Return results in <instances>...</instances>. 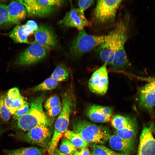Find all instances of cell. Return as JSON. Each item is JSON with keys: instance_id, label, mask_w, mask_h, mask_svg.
<instances>
[{"instance_id": "obj_1", "label": "cell", "mask_w": 155, "mask_h": 155, "mask_svg": "<svg viewBox=\"0 0 155 155\" xmlns=\"http://www.w3.org/2000/svg\"><path fill=\"white\" fill-rule=\"evenodd\" d=\"M71 128L73 132L89 144H104L111 136L110 131L107 127L97 125L82 119H73L71 123Z\"/></svg>"}, {"instance_id": "obj_2", "label": "cell", "mask_w": 155, "mask_h": 155, "mask_svg": "<svg viewBox=\"0 0 155 155\" xmlns=\"http://www.w3.org/2000/svg\"><path fill=\"white\" fill-rule=\"evenodd\" d=\"M44 98L43 93L32 99L28 112L18 120L17 124L19 128L29 131L40 125H50V119L43 108Z\"/></svg>"}, {"instance_id": "obj_3", "label": "cell", "mask_w": 155, "mask_h": 155, "mask_svg": "<svg viewBox=\"0 0 155 155\" xmlns=\"http://www.w3.org/2000/svg\"><path fill=\"white\" fill-rule=\"evenodd\" d=\"M73 99L71 93L69 90L63 94L62 108L55 121L53 134L48 146L51 155H53L59 140L67 130L73 108Z\"/></svg>"}, {"instance_id": "obj_4", "label": "cell", "mask_w": 155, "mask_h": 155, "mask_svg": "<svg viewBox=\"0 0 155 155\" xmlns=\"http://www.w3.org/2000/svg\"><path fill=\"white\" fill-rule=\"evenodd\" d=\"M106 35H93L88 34L84 29L80 31L72 41L69 49L71 55L73 57H80L104 42Z\"/></svg>"}, {"instance_id": "obj_5", "label": "cell", "mask_w": 155, "mask_h": 155, "mask_svg": "<svg viewBox=\"0 0 155 155\" xmlns=\"http://www.w3.org/2000/svg\"><path fill=\"white\" fill-rule=\"evenodd\" d=\"M25 7L27 13L31 16L45 17L52 13L57 6L63 1L59 0H18Z\"/></svg>"}, {"instance_id": "obj_6", "label": "cell", "mask_w": 155, "mask_h": 155, "mask_svg": "<svg viewBox=\"0 0 155 155\" xmlns=\"http://www.w3.org/2000/svg\"><path fill=\"white\" fill-rule=\"evenodd\" d=\"M119 21L120 28L118 37L111 64L113 67L118 69L124 68L128 64L124 45L127 38L129 26L128 21L125 20L121 19Z\"/></svg>"}, {"instance_id": "obj_7", "label": "cell", "mask_w": 155, "mask_h": 155, "mask_svg": "<svg viewBox=\"0 0 155 155\" xmlns=\"http://www.w3.org/2000/svg\"><path fill=\"white\" fill-rule=\"evenodd\" d=\"M122 0H98L93 13L95 22L104 24L113 20Z\"/></svg>"}, {"instance_id": "obj_8", "label": "cell", "mask_w": 155, "mask_h": 155, "mask_svg": "<svg viewBox=\"0 0 155 155\" xmlns=\"http://www.w3.org/2000/svg\"><path fill=\"white\" fill-rule=\"evenodd\" d=\"M119 28L118 21L114 28L107 35L106 40L98 46V51L100 57L107 64L111 65L113 62Z\"/></svg>"}, {"instance_id": "obj_9", "label": "cell", "mask_w": 155, "mask_h": 155, "mask_svg": "<svg viewBox=\"0 0 155 155\" xmlns=\"http://www.w3.org/2000/svg\"><path fill=\"white\" fill-rule=\"evenodd\" d=\"M151 82L141 87L137 97V101L139 107L151 115L154 114L155 106V81Z\"/></svg>"}, {"instance_id": "obj_10", "label": "cell", "mask_w": 155, "mask_h": 155, "mask_svg": "<svg viewBox=\"0 0 155 155\" xmlns=\"http://www.w3.org/2000/svg\"><path fill=\"white\" fill-rule=\"evenodd\" d=\"M48 50L37 43L32 44L20 54L17 59V63L22 66L36 63L46 56Z\"/></svg>"}, {"instance_id": "obj_11", "label": "cell", "mask_w": 155, "mask_h": 155, "mask_svg": "<svg viewBox=\"0 0 155 155\" xmlns=\"http://www.w3.org/2000/svg\"><path fill=\"white\" fill-rule=\"evenodd\" d=\"M107 63H104L92 74L88 82V87L92 92L100 95L106 92L108 86Z\"/></svg>"}, {"instance_id": "obj_12", "label": "cell", "mask_w": 155, "mask_h": 155, "mask_svg": "<svg viewBox=\"0 0 155 155\" xmlns=\"http://www.w3.org/2000/svg\"><path fill=\"white\" fill-rule=\"evenodd\" d=\"M49 125H42L28 131L23 138L30 143L44 147L49 145L51 140V131Z\"/></svg>"}, {"instance_id": "obj_13", "label": "cell", "mask_w": 155, "mask_h": 155, "mask_svg": "<svg viewBox=\"0 0 155 155\" xmlns=\"http://www.w3.org/2000/svg\"><path fill=\"white\" fill-rule=\"evenodd\" d=\"M154 125H144L140 137L137 155H155V138L152 134Z\"/></svg>"}, {"instance_id": "obj_14", "label": "cell", "mask_w": 155, "mask_h": 155, "mask_svg": "<svg viewBox=\"0 0 155 155\" xmlns=\"http://www.w3.org/2000/svg\"><path fill=\"white\" fill-rule=\"evenodd\" d=\"M60 24L67 27L76 28L79 31L86 26L90 25V22L86 18L84 12L79 8H72L66 12Z\"/></svg>"}, {"instance_id": "obj_15", "label": "cell", "mask_w": 155, "mask_h": 155, "mask_svg": "<svg viewBox=\"0 0 155 155\" xmlns=\"http://www.w3.org/2000/svg\"><path fill=\"white\" fill-rule=\"evenodd\" d=\"M34 34L36 43L48 50L55 47L57 44V38L54 32L48 26H38Z\"/></svg>"}, {"instance_id": "obj_16", "label": "cell", "mask_w": 155, "mask_h": 155, "mask_svg": "<svg viewBox=\"0 0 155 155\" xmlns=\"http://www.w3.org/2000/svg\"><path fill=\"white\" fill-rule=\"evenodd\" d=\"M38 27L35 21L29 20L24 24L15 27L10 32L9 36L15 43L30 44L28 38L34 34Z\"/></svg>"}, {"instance_id": "obj_17", "label": "cell", "mask_w": 155, "mask_h": 155, "mask_svg": "<svg viewBox=\"0 0 155 155\" xmlns=\"http://www.w3.org/2000/svg\"><path fill=\"white\" fill-rule=\"evenodd\" d=\"M113 110L110 106L92 104L87 108L86 113L89 119L94 122L104 123L110 121Z\"/></svg>"}, {"instance_id": "obj_18", "label": "cell", "mask_w": 155, "mask_h": 155, "mask_svg": "<svg viewBox=\"0 0 155 155\" xmlns=\"http://www.w3.org/2000/svg\"><path fill=\"white\" fill-rule=\"evenodd\" d=\"M8 20L7 23L19 24L24 20L27 12L24 6L18 0L13 1L7 5Z\"/></svg>"}, {"instance_id": "obj_19", "label": "cell", "mask_w": 155, "mask_h": 155, "mask_svg": "<svg viewBox=\"0 0 155 155\" xmlns=\"http://www.w3.org/2000/svg\"><path fill=\"white\" fill-rule=\"evenodd\" d=\"M108 140L110 146L115 150L130 154L134 150V140L125 139L116 135H111Z\"/></svg>"}, {"instance_id": "obj_20", "label": "cell", "mask_w": 155, "mask_h": 155, "mask_svg": "<svg viewBox=\"0 0 155 155\" xmlns=\"http://www.w3.org/2000/svg\"><path fill=\"white\" fill-rule=\"evenodd\" d=\"M111 119V125L116 130L127 128L137 124L133 118L119 115H114Z\"/></svg>"}, {"instance_id": "obj_21", "label": "cell", "mask_w": 155, "mask_h": 155, "mask_svg": "<svg viewBox=\"0 0 155 155\" xmlns=\"http://www.w3.org/2000/svg\"><path fill=\"white\" fill-rule=\"evenodd\" d=\"M44 152L43 149L31 147L7 150L5 154L6 155H42Z\"/></svg>"}, {"instance_id": "obj_22", "label": "cell", "mask_w": 155, "mask_h": 155, "mask_svg": "<svg viewBox=\"0 0 155 155\" xmlns=\"http://www.w3.org/2000/svg\"><path fill=\"white\" fill-rule=\"evenodd\" d=\"M65 138L69 140L76 148L87 147L89 144L80 136L72 131L67 130L64 134Z\"/></svg>"}, {"instance_id": "obj_23", "label": "cell", "mask_w": 155, "mask_h": 155, "mask_svg": "<svg viewBox=\"0 0 155 155\" xmlns=\"http://www.w3.org/2000/svg\"><path fill=\"white\" fill-rule=\"evenodd\" d=\"M137 131V124L129 127L116 130L115 135L125 139L135 141Z\"/></svg>"}, {"instance_id": "obj_24", "label": "cell", "mask_w": 155, "mask_h": 155, "mask_svg": "<svg viewBox=\"0 0 155 155\" xmlns=\"http://www.w3.org/2000/svg\"><path fill=\"white\" fill-rule=\"evenodd\" d=\"M58 82L49 77L37 86L32 88L33 91L49 90L55 88L57 86Z\"/></svg>"}, {"instance_id": "obj_25", "label": "cell", "mask_w": 155, "mask_h": 155, "mask_svg": "<svg viewBox=\"0 0 155 155\" xmlns=\"http://www.w3.org/2000/svg\"><path fill=\"white\" fill-rule=\"evenodd\" d=\"M69 75V71L66 67L60 65L55 68L50 77L59 82L65 80L68 77Z\"/></svg>"}, {"instance_id": "obj_26", "label": "cell", "mask_w": 155, "mask_h": 155, "mask_svg": "<svg viewBox=\"0 0 155 155\" xmlns=\"http://www.w3.org/2000/svg\"><path fill=\"white\" fill-rule=\"evenodd\" d=\"M60 151L67 155H73L77 150L76 148L67 139H62L59 148Z\"/></svg>"}, {"instance_id": "obj_27", "label": "cell", "mask_w": 155, "mask_h": 155, "mask_svg": "<svg viewBox=\"0 0 155 155\" xmlns=\"http://www.w3.org/2000/svg\"><path fill=\"white\" fill-rule=\"evenodd\" d=\"M92 152L94 155H117V153L101 145L93 144L91 146Z\"/></svg>"}, {"instance_id": "obj_28", "label": "cell", "mask_w": 155, "mask_h": 155, "mask_svg": "<svg viewBox=\"0 0 155 155\" xmlns=\"http://www.w3.org/2000/svg\"><path fill=\"white\" fill-rule=\"evenodd\" d=\"M5 97L3 95H0V117L3 120L7 121L10 119L11 114L5 104Z\"/></svg>"}, {"instance_id": "obj_29", "label": "cell", "mask_w": 155, "mask_h": 155, "mask_svg": "<svg viewBox=\"0 0 155 155\" xmlns=\"http://www.w3.org/2000/svg\"><path fill=\"white\" fill-rule=\"evenodd\" d=\"M61 104V102L59 97L56 95L53 96L48 98L44 104L45 108L48 110L53 107Z\"/></svg>"}, {"instance_id": "obj_30", "label": "cell", "mask_w": 155, "mask_h": 155, "mask_svg": "<svg viewBox=\"0 0 155 155\" xmlns=\"http://www.w3.org/2000/svg\"><path fill=\"white\" fill-rule=\"evenodd\" d=\"M9 100L11 102L15 113L17 109L21 108L27 102L21 95L13 100Z\"/></svg>"}, {"instance_id": "obj_31", "label": "cell", "mask_w": 155, "mask_h": 155, "mask_svg": "<svg viewBox=\"0 0 155 155\" xmlns=\"http://www.w3.org/2000/svg\"><path fill=\"white\" fill-rule=\"evenodd\" d=\"M8 20V14L7 5L0 4V25L4 23H7Z\"/></svg>"}, {"instance_id": "obj_32", "label": "cell", "mask_w": 155, "mask_h": 155, "mask_svg": "<svg viewBox=\"0 0 155 155\" xmlns=\"http://www.w3.org/2000/svg\"><path fill=\"white\" fill-rule=\"evenodd\" d=\"M29 109V104L26 102L24 106L16 111L13 115V119L18 120L21 117L26 113Z\"/></svg>"}, {"instance_id": "obj_33", "label": "cell", "mask_w": 155, "mask_h": 155, "mask_svg": "<svg viewBox=\"0 0 155 155\" xmlns=\"http://www.w3.org/2000/svg\"><path fill=\"white\" fill-rule=\"evenodd\" d=\"M94 1L92 0H80L78 1L79 8L84 12L87 8L93 4Z\"/></svg>"}, {"instance_id": "obj_34", "label": "cell", "mask_w": 155, "mask_h": 155, "mask_svg": "<svg viewBox=\"0 0 155 155\" xmlns=\"http://www.w3.org/2000/svg\"><path fill=\"white\" fill-rule=\"evenodd\" d=\"M21 95L19 90L17 88H14L9 90L6 96L9 99L12 100Z\"/></svg>"}, {"instance_id": "obj_35", "label": "cell", "mask_w": 155, "mask_h": 155, "mask_svg": "<svg viewBox=\"0 0 155 155\" xmlns=\"http://www.w3.org/2000/svg\"><path fill=\"white\" fill-rule=\"evenodd\" d=\"M61 109V104L52 107L47 110V113L50 117H54L60 113Z\"/></svg>"}, {"instance_id": "obj_36", "label": "cell", "mask_w": 155, "mask_h": 155, "mask_svg": "<svg viewBox=\"0 0 155 155\" xmlns=\"http://www.w3.org/2000/svg\"><path fill=\"white\" fill-rule=\"evenodd\" d=\"M90 151L87 147L81 149L79 151L77 150L73 155H90Z\"/></svg>"}, {"instance_id": "obj_37", "label": "cell", "mask_w": 155, "mask_h": 155, "mask_svg": "<svg viewBox=\"0 0 155 155\" xmlns=\"http://www.w3.org/2000/svg\"><path fill=\"white\" fill-rule=\"evenodd\" d=\"M53 155H67L61 152L57 148Z\"/></svg>"}, {"instance_id": "obj_38", "label": "cell", "mask_w": 155, "mask_h": 155, "mask_svg": "<svg viewBox=\"0 0 155 155\" xmlns=\"http://www.w3.org/2000/svg\"><path fill=\"white\" fill-rule=\"evenodd\" d=\"M129 154L126 152H122L119 153H117V155H129Z\"/></svg>"}, {"instance_id": "obj_39", "label": "cell", "mask_w": 155, "mask_h": 155, "mask_svg": "<svg viewBox=\"0 0 155 155\" xmlns=\"http://www.w3.org/2000/svg\"><path fill=\"white\" fill-rule=\"evenodd\" d=\"M90 155H94L93 153L92 152H91L90 153Z\"/></svg>"}]
</instances>
